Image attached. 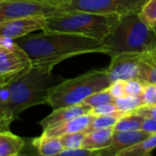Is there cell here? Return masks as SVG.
<instances>
[{"instance_id":"obj_26","label":"cell","mask_w":156,"mask_h":156,"mask_svg":"<svg viewBox=\"0 0 156 156\" xmlns=\"http://www.w3.org/2000/svg\"><path fill=\"white\" fill-rule=\"evenodd\" d=\"M56 156H101L100 150H88L84 148L80 149H64Z\"/></svg>"},{"instance_id":"obj_10","label":"cell","mask_w":156,"mask_h":156,"mask_svg":"<svg viewBox=\"0 0 156 156\" xmlns=\"http://www.w3.org/2000/svg\"><path fill=\"white\" fill-rule=\"evenodd\" d=\"M47 18L44 17H25L0 21V37L13 40L30 35L37 30H45Z\"/></svg>"},{"instance_id":"obj_11","label":"cell","mask_w":156,"mask_h":156,"mask_svg":"<svg viewBox=\"0 0 156 156\" xmlns=\"http://www.w3.org/2000/svg\"><path fill=\"white\" fill-rule=\"evenodd\" d=\"M91 111L92 107L84 102L73 106L56 109L53 110V112L48 116L41 120L39 122V125L42 127L43 131H45L80 116L90 114L91 113Z\"/></svg>"},{"instance_id":"obj_21","label":"cell","mask_w":156,"mask_h":156,"mask_svg":"<svg viewBox=\"0 0 156 156\" xmlns=\"http://www.w3.org/2000/svg\"><path fill=\"white\" fill-rule=\"evenodd\" d=\"M114 104L119 112H124L126 114L132 113L135 110L144 105L141 96H124L122 98L115 99Z\"/></svg>"},{"instance_id":"obj_28","label":"cell","mask_w":156,"mask_h":156,"mask_svg":"<svg viewBox=\"0 0 156 156\" xmlns=\"http://www.w3.org/2000/svg\"><path fill=\"white\" fill-rule=\"evenodd\" d=\"M117 112L119 111L116 105L114 104V102H111V103H105L93 107L91 113L96 116H101V115H112L116 113Z\"/></svg>"},{"instance_id":"obj_29","label":"cell","mask_w":156,"mask_h":156,"mask_svg":"<svg viewBox=\"0 0 156 156\" xmlns=\"http://www.w3.org/2000/svg\"><path fill=\"white\" fill-rule=\"evenodd\" d=\"M125 83L124 80H117L111 84V86L108 88L110 93L112 95L114 99H119L126 96L125 92Z\"/></svg>"},{"instance_id":"obj_23","label":"cell","mask_w":156,"mask_h":156,"mask_svg":"<svg viewBox=\"0 0 156 156\" xmlns=\"http://www.w3.org/2000/svg\"><path fill=\"white\" fill-rule=\"evenodd\" d=\"M85 132H79L70 134H66L59 137V140L64 149H80L82 148V144L85 138Z\"/></svg>"},{"instance_id":"obj_7","label":"cell","mask_w":156,"mask_h":156,"mask_svg":"<svg viewBox=\"0 0 156 156\" xmlns=\"http://www.w3.org/2000/svg\"><path fill=\"white\" fill-rule=\"evenodd\" d=\"M70 10L69 7L57 6L27 0H0V21L25 18H49Z\"/></svg>"},{"instance_id":"obj_15","label":"cell","mask_w":156,"mask_h":156,"mask_svg":"<svg viewBox=\"0 0 156 156\" xmlns=\"http://www.w3.org/2000/svg\"><path fill=\"white\" fill-rule=\"evenodd\" d=\"M113 133V128L101 129L86 133L82 148L88 150H101L107 148L112 144Z\"/></svg>"},{"instance_id":"obj_1","label":"cell","mask_w":156,"mask_h":156,"mask_svg":"<svg viewBox=\"0 0 156 156\" xmlns=\"http://www.w3.org/2000/svg\"><path fill=\"white\" fill-rule=\"evenodd\" d=\"M15 41L27 52L32 67L50 70L61 61L72 57L89 53L106 54L102 41L75 34L43 31Z\"/></svg>"},{"instance_id":"obj_35","label":"cell","mask_w":156,"mask_h":156,"mask_svg":"<svg viewBox=\"0 0 156 156\" xmlns=\"http://www.w3.org/2000/svg\"><path fill=\"white\" fill-rule=\"evenodd\" d=\"M153 28H154V32H155V34H156V26H154Z\"/></svg>"},{"instance_id":"obj_3","label":"cell","mask_w":156,"mask_h":156,"mask_svg":"<svg viewBox=\"0 0 156 156\" xmlns=\"http://www.w3.org/2000/svg\"><path fill=\"white\" fill-rule=\"evenodd\" d=\"M106 55L144 53L156 48V34L145 24L139 13L121 17L102 41Z\"/></svg>"},{"instance_id":"obj_14","label":"cell","mask_w":156,"mask_h":156,"mask_svg":"<svg viewBox=\"0 0 156 156\" xmlns=\"http://www.w3.org/2000/svg\"><path fill=\"white\" fill-rule=\"evenodd\" d=\"M28 141L10 131L0 133V156L19 155L26 149Z\"/></svg>"},{"instance_id":"obj_2","label":"cell","mask_w":156,"mask_h":156,"mask_svg":"<svg viewBox=\"0 0 156 156\" xmlns=\"http://www.w3.org/2000/svg\"><path fill=\"white\" fill-rule=\"evenodd\" d=\"M62 80L60 77L54 76L50 69L32 67L7 84L11 99L7 105L0 107V133L10 131V124L27 109L47 104L50 90Z\"/></svg>"},{"instance_id":"obj_20","label":"cell","mask_w":156,"mask_h":156,"mask_svg":"<svg viewBox=\"0 0 156 156\" xmlns=\"http://www.w3.org/2000/svg\"><path fill=\"white\" fill-rule=\"evenodd\" d=\"M126 115V113L122 112H117L114 114L112 115H101V116H97L95 120L90 123V125L84 131L85 133H89L91 132H94L96 130H101V129H106V128H113L117 122Z\"/></svg>"},{"instance_id":"obj_13","label":"cell","mask_w":156,"mask_h":156,"mask_svg":"<svg viewBox=\"0 0 156 156\" xmlns=\"http://www.w3.org/2000/svg\"><path fill=\"white\" fill-rule=\"evenodd\" d=\"M97 116L90 113L86 115L80 116L78 118L72 119L70 121L62 122L55 127H52L50 129L43 131L42 134L48 137H61L66 134H70L74 133H79V132H84L90 125V123L95 120Z\"/></svg>"},{"instance_id":"obj_19","label":"cell","mask_w":156,"mask_h":156,"mask_svg":"<svg viewBox=\"0 0 156 156\" xmlns=\"http://www.w3.org/2000/svg\"><path fill=\"white\" fill-rule=\"evenodd\" d=\"M144 119V117L134 113L126 114L117 122V123L113 127V130L114 132L139 131L142 129V125Z\"/></svg>"},{"instance_id":"obj_24","label":"cell","mask_w":156,"mask_h":156,"mask_svg":"<svg viewBox=\"0 0 156 156\" xmlns=\"http://www.w3.org/2000/svg\"><path fill=\"white\" fill-rule=\"evenodd\" d=\"M115 99L112 97V95L110 93L109 90H101L99 92H96L94 94H92L91 96H90L89 98H87L84 101V103L93 107L101 105V104H105V103H111V102H114Z\"/></svg>"},{"instance_id":"obj_5","label":"cell","mask_w":156,"mask_h":156,"mask_svg":"<svg viewBox=\"0 0 156 156\" xmlns=\"http://www.w3.org/2000/svg\"><path fill=\"white\" fill-rule=\"evenodd\" d=\"M120 18L70 9L62 15L47 18L44 32L75 34L103 41Z\"/></svg>"},{"instance_id":"obj_18","label":"cell","mask_w":156,"mask_h":156,"mask_svg":"<svg viewBox=\"0 0 156 156\" xmlns=\"http://www.w3.org/2000/svg\"><path fill=\"white\" fill-rule=\"evenodd\" d=\"M156 148V133L146 140L120 152L116 156H149Z\"/></svg>"},{"instance_id":"obj_12","label":"cell","mask_w":156,"mask_h":156,"mask_svg":"<svg viewBox=\"0 0 156 156\" xmlns=\"http://www.w3.org/2000/svg\"><path fill=\"white\" fill-rule=\"evenodd\" d=\"M152 135V133L142 130L132 132H114L111 145L107 148L100 150L101 154V156H116L122 150L141 143Z\"/></svg>"},{"instance_id":"obj_22","label":"cell","mask_w":156,"mask_h":156,"mask_svg":"<svg viewBox=\"0 0 156 156\" xmlns=\"http://www.w3.org/2000/svg\"><path fill=\"white\" fill-rule=\"evenodd\" d=\"M142 20L149 27L156 26V0H147L139 13Z\"/></svg>"},{"instance_id":"obj_4","label":"cell","mask_w":156,"mask_h":156,"mask_svg":"<svg viewBox=\"0 0 156 156\" xmlns=\"http://www.w3.org/2000/svg\"><path fill=\"white\" fill-rule=\"evenodd\" d=\"M112 83L106 69L90 70L76 78L64 80L53 87L47 105L56 110L82 103L92 94L108 89Z\"/></svg>"},{"instance_id":"obj_31","label":"cell","mask_w":156,"mask_h":156,"mask_svg":"<svg viewBox=\"0 0 156 156\" xmlns=\"http://www.w3.org/2000/svg\"><path fill=\"white\" fill-rule=\"evenodd\" d=\"M0 87V107H3L9 103L11 99V90L9 85H2Z\"/></svg>"},{"instance_id":"obj_32","label":"cell","mask_w":156,"mask_h":156,"mask_svg":"<svg viewBox=\"0 0 156 156\" xmlns=\"http://www.w3.org/2000/svg\"><path fill=\"white\" fill-rule=\"evenodd\" d=\"M142 131L149 133H156V121L154 119L150 118H145L143 125H142Z\"/></svg>"},{"instance_id":"obj_8","label":"cell","mask_w":156,"mask_h":156,"mask_svg":"<svg viewBox=\"0 0 156 156\" xmlns=\"http://www.w3.org/2000/svg\"><path fill=\"white\" fill-rule=\"evenodd\" d=\"M147 0H71L67 7L103 16L123 17L140 13Z\"/></svg>"},{"instance_id":"obj_33","label":"cell","mask_w":156,"mask_h":156,"mask_svg":"<svg viewBox=\"0 0 156 156\" xmlns=\"http://www.w3.org/2000/svg\"><path fill=\"white\" fill-rule=\"evenodd\" d=\"M27 1H34V2H38V3H42V4L51 5L67 7V5H69V3L71 0H27Z\"/></svg>"},{"instance_id":"obj_17","label":"cell","mask_w":156,"mask_h":156,"mask_svg":"<svg viewBox=\"0 0 156 156\" xmlns=\"http://www.w3.org/2000/svg\"><path fill=\"white\" fill-rule=\"evenodd\" d=\"M138 79L156 85V48L143 53Z\"/></svg>"},{"instance_id":"obj_25","label":"cell","mask_w":156,"mask_h":156,"mask_svg":"<svg viewBox=\"0 0 156 156\" xmlns=\"http://www.w3.org/2000/svg\"><path fill=\"white\" fill-rule=\"evenodd\" d=\"M147 82L141 79H133L127 80L125 83L126 96H142Z\"/></svg>"},{"instance_id":"obj_27","label":"cell","mask_w":156,"mask_h":156,"mask_svg":"<svg viewBox=\"0 0 156 156\" xmlns=\"http://www.w3.org/2000/svg\"><path fill=\"white\" fill-rule=\"evenodd\" d=\"M141 97L144 105H156V85L147 83Z\"/></svg>"},{"instance_id":"obj_34","label":"cell","mask_w":156,"mask_h":156,"mask_svg":"<svg viewBox=\"0 0 156 156\" xmlns=\"http://www.w3.org/2000/svg\"><path fill=\"white\" fill-rule=\"evenodd\" d=\"M29 141H31V139H30ZM29 141H28V144H27L26 149H25L19 155L17 156H38L37 155V152H36V150H35V148H34L33 145H32V143H31V146H30V148H29V144H30Z\"/></svg>"},{"instance_id":"obj_9","label":"cell","mask_w":156,"mask_h":156,"mask_svg":"<svg viewBox=\"0 0 156 156\" xmlns=\"http://www.w3.org/2000/svg\"><path fill=\"white\" fill-rule=\"evenodd\" d=\"M142 55L143 53H122L111 57V63L106 69L112 82L138 79Z\"/></svg>"},{"instance_id":"obj_6","label":"cell","mask_w":156,"mask_h":156,"mask_svg":"<svg viewBox=\"0 0 156 156\" xmlns=\"http://www.w3.org/2000/svg\"><path fill=\"white\" fill-rule=\"evenodd\" d=\"M31 68L27 52L15 40L0 37V86L10 84Z\"/></svg>"},{"instance_id":"obj_36","label":"cell","mask_w":156,"mask_h":156,"mask_svg":"<svg viewBox=\"0 0 156 156\" xmlns=\"http://www.w3.org/2000/svg\"><path fill=\"white\" fill-rule=\"evenodd\" d=\"M149 156H151V155H149Z\"/></svg>"},{"instance_id":"obj_30","label":"cell","mask_w":156,"mask_h":156,"mask_svg":"<svg viewBox=\"0 0 156 156\" xmlns=\"http://www.w3.org/2000/svg\"><path fill=\"white\" fill-rule=\"evenodd\" d=\"M132 113L141 115L144 118H150L156 121V105H144Z\"/></svg>"},{"instance_id":"obj_16","label":"cell","mask_w":156,"mask_h":156,"mask_svg":"<svg viewBox=\"0 0 156 156\" xmlns=\"http://www.w3.org/2000/svg\"><path fill=\"white\" fill-rule=\"evenodd\" d=\"M31 143L38 156H56L64 150L58 137H48L41 134L39 137L31 139Z\"/></svg>"}]
</instances>
